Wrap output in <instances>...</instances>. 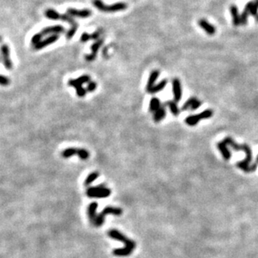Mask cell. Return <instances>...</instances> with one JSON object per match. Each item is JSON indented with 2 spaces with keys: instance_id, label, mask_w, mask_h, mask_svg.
Wrapping results in <instances>:
<instances>
[{
  "instance_id": "obj_8",
  "label": "cell",
  "mask_w": 258,
  "mask_h": 258,
  "mask_svg": "<svg viewBox=\"0 0 258 258\" xmlns=\"http://www.w3.org/2000/svg\"><path fill=\"white\" fill-rule=\"evenodd\" d=\"M62 156L64 158H69L73 155H78L81 160H87L89 157V153L84 149L68 148L62 152Z\"/></svg>"
},
{
  "instance_id": "obj_12",
  "label": "cell",
  "mask_w": 258,
  "mask_h": 258,
  "mask_svg": "<svg viewBox=\"0 0 258 258\" xmlns=\"http://www.w3.org/2000/svg\"><path fill=\"white\" fill-rule=\"evenodd\" d=\"M60 36L59 34H53V35H50V36L47 37L46 39H43L41 42H39L38 45H36L35 46H34V49L35 50H39L44 49V48H46L49 45H52L54 43H55L56 41H58Z\"/></svg>"
},
{
  "instance_id": "obj_1",
  "label": "cell",
  "mask_w": 258,
  "mask_h": 258,
  "mask_svg": "<svg viewBox=\"0 0 258 258\" xmlns=\"http://www.w3.org/2000/svg\"><path fill=\"white\" fill-rule=\"evenodd\" d=\"M108 236L110 238L121 241V242L125 244V247L124 248H119V249H115L113 251V254L116 256H128L131 255L132 251L136 249V241L131 240L130 238L126 237L125 235L122 234L118 230H110V232H108Z\"/></svg>"
},
{
  "instance_id": "obj_37",
  "label": "cell",
  "mask_w": 258,
  "mask_h": 258,
  "mask_svg": "<svg viewBox=\"0 0 258 258\" xmlns=\"http://www.w3.org/2000/svg\"><path fill=\"white\" fill-rule=\"evenodd\" d=\"M256 164L258 165V155H257V158H256Z\"/></svg>"
},
{
  "instance_id": "obj_10",
  "label": "cell",
  "mask_w": 258,
  "mask_h": 258,
  "mask_svg": "<svg viewBox=\"0 0 258 258\" xmlns=\"http://www.w3.org/2000/svg\"><path fill=\"white\" fill-rule=\"evenodd\" d=\"M1 53H2V60L4 67L7 69H12L13 63L10 60V51L9 48L7 45H3L1 47Z\"/></svg>"
},
{
  "instance_id": "obj_24",
  "label": "cell",
  "mask_w": 258,
  "mask_h": 258,
  "mask_svg": "<svg viewBox=\"0 0 258 258\" xmlns=\"http://www.w3.org/2000/svg\"><path fill=\"white\" fill-rule=\"evenodd\" d=\"M165 104L168 106V108H169L170 110V113H171L174 116H178V115H179V114H180V109L178 108L177 104H176V102H175V100H170V101H167L166 103H165Z\"/></svg>"
},
{
  "instance_id": "obj_13",
  "label": "cell",
  "mask_w": 258,
  "mask_h": 258,
  "mask_svg": "<svg viewBox=\"0 0 258 258\" xmlns=\"http://www.w3.org/2000/svg\"><path fill=\"white\" fill-rule=\"evenodd\" d=\"M69 15L74 16V17H78V18H89L92 15V11L89 9H76V8H69L67 9V12Z\"/></svg>"
},
{
  "instance_id": "obj_27",
  "label": "cell",
  "mask_w": 258,
  "mask_h": 258,
  "mask_svg": "<svg viewBox=\"0 0 258 258\" xmlns=\"http://www.w3.org/2000/svg\"><path fill=\"white\" fill-rule=\"evenodd\" d=\"M197 99H198L196 98V97H191V98H190L189 99H187V100L185 101V104H183V106L181 107V110H190L191 106H192L193 104H194V103H195Z\"/></svg>"
},
{
  "instance_id": "obj_26",
  "label": "cell",
  "mask_w": 258,
  "mask_h": 258,
  "mask_svg": "<svg viewBox=\"0 0 258 258\" xmlns=\"http://www.w3.org/2000/svg\"><path fill=\"white\" fill-rule=\"evenodd\" d=\"M99 172L97 171H94V172H92V173H90L88 176H87V178L85 179V181H84V185H89L90 184H91L92 182H94V180H96L97 178L99 177Z\"/></svg>"
},
{
  "instance_id": "obj_25",
  "label": "cell",
  "mask_w": 258,
  "mask_h": 258,
  "mask_svg": "<svg viewBox=\"0 0 258 258\" xmlns=\"http://www.w3.org/2000/svg\"><path fill=\"white\" fill-rule=\"evenodd\" d=\"M246 8L250 12L251 15L254 16V17H256L258 15V6L256 3L250 2L246 5Z\"/></svg>"
},
{
  "instance_id": "obj_9",
  "label": "cell",
  "mask_w": 258,
  "mask_h": 258,
  "mask_svg": "<svg viewBox=\"0 0 258 258\" xmlns=\"http://www.w3.org/2000/svg\"><path fill=\"white\" fill-rule=\"evenodd\" d=\"M172 92H173L174 100L176 103L180 101V99L182 98V87H181V83H180L179 79H173V80H172Z\"/></svg>"
},
{
  "instance_id": "obj_32",
  "label": "cell",
  "mask_w": 258,
  "mask_h": 258,
  "mask_svg": "<svg viewBox=\"0 0 258 258\" xmlns=\"http://www.w3.org/2000/svg\"><path fill=\"white\" fill-rule=\"evenodd\" d=\"M89 40H92L91 34H88V33H86V32H84V33H83V34H81V37H80L81 42L85 43V42H88Z\"/></svg>"
},
{
  "instance_id": "obj_19",
  "label": "cell",
  "mask_w": 258,
  "mask_h": 258,
  "mask_svg": "<svg viewBox=\"0 0 258 258\" xmlns=\"http://www.w3.org/2000/svg\"><path fill=\"white\" fill-rule=\"evenodd\" d=\"M217 148H218V150L221 152V154L223 156V158L226 160H229L231 156H232V154H231V151H230V150L227 147V144L224 143L223 141L222 142H219V143L217 144Z\"/></svg>"
},
{
  "instance_id": "obj_3",
  "label": "cell",
  "mask_w": 258,
  "mask_h": 258,
  "mask_svg": "<svg viewBox=\"0 0 258 258\" xmlns=\"http://www.w3.org/2000/svg\"><path fill=\"white\" fill-rule=\"evenodd\" d=\"M224 143H226L227 146H231L234 150L236 151H240V150H242V151L245 152L246 154V158L244 159L243 161L245 162L246 164L250 165V163L251 162V160H252V153H251V150L249 147V146L247 145H238L237 143H236L234 141V140L231 137H226L223 141Z\"/></svg>"
},
{
  "instance_id": "obj_38",
  "label": "cell",
  "mask_w": 258,
  "mask_h": 258,
  "mask_svg": "<svg viewBox=\"0 0 258 258\" xmlns=\"http://www.w3.org/2000/svg\"><path fill=\"white\" fill-rule=\"evenodd\" d=\"M256 22L258 23V15L256 16Z\"/></svg>"
},
{
  "instance_id": "obj_7",
  "label": "cell",
  "mask_w": 258,
  "mask_h": 258,
  "mask_svg": "<svg viewBox=\"0 0 258 258\" xmlns=\"http://www.w3.org/2000/svg\"><path fill=\"white\" fill-rule=\"evenodd\" d=\"M213 115V111L211 110H206L202 111L201 113L198 114V115H190L185 118V122L190 126H195L199 123V121H201V120H206V119H209V118L212 117Z\"/></svg>"
},
{
  "instance_id": "obj_17",
  "label": "cell",
  "mask_w": 258,
  "mask_h": 258,
  "mask_svg": "<svg viewBox=\"0 0 258 258\" xmlns=\"http://www.w3.org/2000/svg\"><path fill=\"white\" fill-rule=\"evenodd\" d=\"M98 207V203L97 202H93L88 206V210H87V213H88V217H89V222H91V224L94 226V222L96 221L97 216L96 215V210Z\"/></svg>"
},
{
  "instance_id": "obj_21",
  "label": "cell",
  "mask_w": 258,
  "mask_h": 258,
  "mask_svg": "<svg viewBox=\"0 0 258 258\" xmlns=\"http://www.w3.org/2000/svg\"><path fill=\"white\" fill-rule=\"evenodd\" d=\"M167 83H168V80H167L166 79H162L160 82H159V83L156 84H155L151 89L147 90V92L150 93V94H155V93H158V92L161 91L162 89H164L165 87L166 86Z\"/></svg>"
},
{
  "instance_id": "obj_29",
  "label": "cell",
  "mask_w": 258,
  "mask_h": 258,
  "mask_svg": "<svg viewBox=\"0 0 258 258\" xmlns=\"http://www.w3.org/2000/svg\"><path fill=\"white\" fill-rule=\"evenodd\" d=\"M249 14H250V12H249L246 8H245L244 11L241 13V24L246 25V24H247Z\"/></svg>"
},
{
  "instance_id": "obj_34",
  "label": "cell",
  "mask_w": 258,
  "mask_h": 258,
  "mask_svg": "<svg viewBox=\"0 0 258 258\" xmlns=\"http://www.w3.org/2000/svg\"><path fill=\"white\" fill-rule=\"evenodd\" d=\"M96 87L97 84L95 83V82H93V81H92V82H89V83L88 84V86H87L86 89H87V91L88 92H93L96 89Z\"/></svg>"
},
{
  "instance_id": "obj_4",
  "label": "cell",
  "mask_w": 258,
  "mask_h": 258,
  "mask_svg": "<svg viewBox=\"0 0 258 258\" xmlns=\"http://www.w3.org/2000/svg\"><path fill=\"white\" fill-rule=\"evenodd\" d=\"M45 15L46 18H48L50 20H61L67 22L69 24H71V27H75V28H79V24L76 23L74 19L70 15H69L68 13H64V14H60V13H58L57 11L52 8H49L45 12Z\"/></svg>"
},
{
  "instance_id": "obj_14",
  "label": "cell",
  "mask_w": 258,
  "mask_h": 258,
  "mask_svg": "<svg viewBox=\"0 0 258 258\" xmlns=\"http://www.w3.org/2000/svg\"><path fill=\"white\" fill-rule=\"evenodd\" d=\"M65 32V29L61 25H54V26L46 27L41 31L43 36L45 35H53V34H60Z\"/></svg>"
},
{
  "instance_id": "obj_5",
  "label": "cell",
  "mask_w": 258,
  "mask_h": 258,
  "mask_svg": "<svg viewBox=\"0 0 258 258\" xmlns=\"http://www.w3.org/2000/svg\"><path fill=\"white\" fill-rule=\"evenodd\" d=\"M111 194V190L105 187L104 185H99L96 186L89 187L86 190V195L90 198H105L109 197Z\"/></svg>"
},
{
  "instance_id": "obj_23",
  "label": "cell",
  "mask_w": 258,
  "mask_h": 258,
  "mask_svg": "<svg viewBox=\"0 0 258 258\" xmlns=\"http://www.w3.org/2000/svg\"><path fill=\"white\" fill-rule=\"evenodd\" d=\"M166 115V110H165V108L164 106H161L159 110L155 111V112L153 114V120H154L155 122H160Z\"/></svg>"
},
{
  "instance_id": "obj_16",
  "label": "cell",
  "mask_w": 258,
  "mask_h": 258,
  "mask_svg": "<svg viewBox=\"0 0 258 258\" xmlns=\"http://www.w3.org/2000/svg\"><path fill=\"white\" fill-rule=\"evenodd\" d=\"M90 82V77L89 75H82L80 77H79L76 79H69L68 82V84L71 87H74L75 88L79 85H82L83 84L85 83H89Z\"/></svg>"
},
{
  "instance_id": "obj_11",
  "label": "cell",
  "mask_w": 258,
  "mask_h": 258,
  "mask_svg": "<svg viewBox=\"0 0 258 258\" xmlns=\"http://www.w3.org/2000/svg\"><path fill=\"white\" fill-rule=\"evenodd\" d=\"M103 43H104V40L102 39H98V40H96V41L94 42L91 46V53L89 54V55H86L85 57H84L85 58L86 61H88V62H92V61H94V60L96 59L97 53H98L99 50L100 49L102 45H103Z\"/></svg>"
},
{
  "instance_id": "obj_20",
  "label": "cell",
  "mask_w": 258,
  "mask_h": 258,
  "mask_svg": "<svg viewBox=\"0 0 258 258\" xmlns=\"http://www.w3.org/2000/svg\"><path fill=\"white\" fill-rule=\"evenodd\" d=\"M159 75V70H153L151 73H150V74L149 76L148 81H147V83H146V91L149 90L150 89H151L152 87L155 84L156 79H158Z\"/></svg>"
},
{
  "instance_id": "obj_28",
  "label": "cell",
  "mask_w": 258,
  "mask_h": 258,
  "mask_svg": "<svg viewBox=\"0 0 258 258\" xmlns=\"http://www.w3.org/2000/svg\"><path fill=\"white\" fill-rule=\"evenodd\" d=\"M42 38H43V34H41V32H39V33L34 34L31 38V45H34V46L38 45L39 42H41L43 40Z\"/></svg>"
},
{
  "instance_id": "obj_31",
  "label": "cell",
  "mask_w": 258,
  "mask_h": 258,
  "mask_svg": "<svg viewBox=\"0 0 258 258\" xmlns=\"http://www.w3.org/2000/svg\"><path fill=\"white\" fill-rule=\"evenodd\" d=\"M75 89H76V93H77V95H78L79 97L85 96L86 93H87V89L83 88V86L79 85V86H77V87H75Z\"/></svg>"
},
{
  "instance_id": "obj_33",
  "label": "cell",
  "mask_w": 258,
  "mask_h": 258,
  "mask_svg": "<svg viewBox=\"0 0 258 258\" xmlns=\"http://www.w3.org/2000/svg\"><path fill=\"white\" fill-rule=\"evenodd\" d=\"M0 84L2 86H7L10 84V79L6 77L4 75L1 76V79H0Z\"/></svg>"
},
{
  "instance_id": "obj_30",
  "label": "cell",
  "mask_w": 258,
  "mask_h": 258,
  "mask_svg": "<svg viewBox=\"0 0 258 258\" xmlns=\"http://www.w3.org/2000/svg\"><path fill=\"white\" fill-rule=\"evenodd\" d=\"M236 166H237L238 168H240L241 170H242L243 171L246 172V173L251 172V165L246 164L244 161L238 162L237 164H236Z\"/></svg>"
},
{
  "instance_id": "obj_15",
  "label": "cell",
  "mask_w": 258,
  "mask_h": 258,
  "mask_svg": "<svg viewBox=\"0 0 258 258\" xmlns=\"http://www.w3.org/2000/svg\"><path fill=\"white\" fill-rule=\"evenodd\" d=\"M199 26L203 29L208 35H214L216 33V28L212 24L209 23L208 21H206L205 18H201L198 21Z\"/></svg>"
},
{
  "instance_id": "obj_39",
  "label": "cell",
  "mask_w": 258,
  "mask_h": 258,
  "mask_svg": "<svg viewBox=\"0 0 258 258\" xmlns=\"http://www.w3.org/2000/svg\"><path fill=\"white\" fill-rule=\"evenodd\" d=\"M256 4L258 6V0H256Z\"/></svg>"
},
{
  "instance_id": "obj_18",
  "label": "cell",
  "mask_w": 258,
  "mask_h": 258,
  "mask_svg": "<svg viewBox=\"0 0 258 258\" xmlns=\"http://www.w3.org/2000/svg\"><path fill=\"white\" fill-rule=\"evenodd\" d=\"M231 14L232 17V23L235 27H238L241 24V16L239 14L237 7L236 5H232L230 8Z\"/></svg>"
},
{
  "instance_id": "obj_35",
  "label": "cell",
  "mask_w": 258,
  "mask_h": 258,
  "mask_svg": "<svg viewBox=\"0 0 258 258\" xmlns=\"http://www.w3.org/2000/svg\"><path fill=\"white\" fill-rule=\"evenodd\" d=\"M201 104H202V102L200 101L199 99H197L195 103H194V104H193L192 106H191V108H190V110H196L198 109L199 107L201 106Z\"/></svg>"
},
{
  "instance_id": "obj_6",
  "label": "cell",
  "mask_w": 258,
  "mask_h": 258,
  "mask_svg": "<svg viewBox=\"0 0 258 258\" xmlns=\"http://www.w3.org/2000/svg\"><path fill=\"white\" fill-rule=\"evenodd\" d=\"M122 209L120 207H115V206H107L100 212L99 216L97 217L96 221L94 222V227H99L104 224V218L108 215H114V216H120L122 214Z\"/></svg>"
},
{
  "instance_id": "obj_36",
  "label": "cell",
  "mask_w": 258,
  "mask_h": 258,
  "mask_svg": "<svg viewBox=\"0 0 258 258\" xmlns=\"http://www.w3.org/2000/svg\"><path fill=\"white\" fill-rule=\"evenodd\" d=\"M100 34H101V33H100V31H99V30H98V31H95L94 33H93V34H91L92 40H98V39H99Z\"/></svg>"
},
{
  "instance_id": "obj_2",
  "label": "cell",
  "mask_w": 258,
  "mask_h": 258,
  "mask_svg": "<svg viewBox=\"0 0 258 258\" xmlns=\"http://www.w3.org/2000/svg\"><path fill=\"white\" fill-rule=\"evenodd\" d=\"M92 3L97 9H99L101 12H104V13H115L118 11L125 10L128 7L127 4L123 2H119V3H113L110 5H106L103 3L102 0H92Z\"/></svg>"
},
{
  "instance_id": "obj_22",
  "label": "cell",
  "mask_w": 258,
  "mask_h": 258,
  "mask_svg": "<svg viewBox=\"0 0 258 258\" xmlns=\"http://www.w3.org/2000/svg\"><path fill=\"white\" fill-rule=\"evenodd\" d=\"M161 107V103L157 97H152L150 101V106H149V110L150 112H151L154 114L155 111L159 110L160 108Z\"/></svg>"
}]
</instances>
